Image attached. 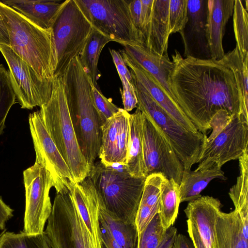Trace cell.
I'll return each mask as SVG.
<instances>
[{"instance_id": "1", "label": "cell", "mask_w": 248, "mask_h": 248, "mask_svg": "<svg viewBox=\"0 0 248 248\" xmlns=\"http://www.w3.org/2000/svg\"><path fill=\"white\" fill-rule=\"evenodd\" d=\"M168 84L173 100L198 131L206 135L218 113L243 115L242 100L234 72L219 60L172 55Z\"/></svg>"}, {"instance_id": "2", "label": "cell", "mask_w": 248, "mask_h": 248, "mask_svg": "<svg viewBox=\"0 0 248 248\" xmlns=\"http://www.w3.org/2000/svg\"><path fill=\"white\" fill-rule=\"evenodd\" d=\"M61 78L76 138L91 170L99 155L102 125L93 98V85L78 56Z\"/></svg>"}, {"instance_id": "3", "label": "cell", "mask_w": 248, "mask_h": 248, "mask_svg": "<svg viewBox=\"0 0 248 248\" xmlns=\"http://www.w3.org/2000/svg\"><path fill=\"white\" fill-rule=\"evenodd\" d=\"M0 15L10 47L44 80L53 81L55 48L52 29H43L0 1Z\"/></svg>"}, {"instance_id": "4", "label": "cell", "mask_w": 248, "mask_h": 248, "mask_svg": "<svg viewBox=\"0 0 248 248\" xmlns=\"http://www.w3.org/2000/svg\"><path fill=\"white\" fill-rule=\"evenodd\" d=\"M106 210L112 216L135 224L146 177L132 176L124 164L106 166L95 162L88 175Z\"/></svg>"}, {"instance_id": "5", "label": "cell", "mask_w": 248, "mask_h": 248, "mask_svg": "<svg viewBox=\"0 0 248 248\" xmlns=\"http://www.w3.org/2000/svg\"><path fill=\"white\" fill-rule=\"evenodd\" d=\"M39 111L48 133L68 166L75 182L80 183L89 175L90 169L76 138L61 77L54 78L50 98Z\"/></svg>"}, {"instance_id": "6", "label": "cell", "mask_w": 248, "mask_h": 248, "mask_svg": "<svg viewBox=\"0 0 248 248\" xmlns=\"http://www.w3.org/2000/svg\"><path fill=\"white\" fill-rule=\"evenodd\" d=\"M132 77L138 100L137 108L164 136L182 162L184 169H191L194 164L198 163L207 139V135L200 131L191 132L177 123Z\"/></svg>"}, {"instance_id": "7", "label": "cell", "mask_w": 248, "mask_h": 248, "mask_svg": "<svg viewBox=\"0 0 248 248\" xmlns=\"http://www.w3.org/2000/svg\"><path fill=\"white\" fill-rule=\"evenodd\" d=\"M55 63L53 78L61 77L78 56L93 28L75 0H65L52 26Z\"/></svg>"}, {"instance_id": "8", "label": "cell", "mask_w": 248, "mask_h": 248, "mask_svg": "<svg viewBox=\"0 0 248 248\" xmlns=\"http://www.w3.org/2000/svg\"><path fill=\"white\" fill-rule=\"evenodd\" d=\"M75 0L93 29L123 46H143L130 15V0Z\"/></svg>"}, {"instance_id": "9", "label": "cell", "mask_w": 248, "mask_h": 248, "mask_svg": "<svg viewBox=\"0 0 248 248\" xmlns=\"http://www.w3.org/2000/svg\"><path fill=\"white\" fill-rule=\"evenodd\" d=\"M44 232L51 248H98L69 191L56 193Z\"/></svg>"}, {"instance_id": "10", "label": "cell", "mask_w": 248, "mask_h": 248, "mask_svg": "<svg viewBox=\"0 0 248 248\" xmlns=\"http://www.w3.org/2000/svg\"><path fill=\"white\" fill-rule=\"evenodd\" d=\"M248 149V120L243 115L231 118L216 133L207 137L196 170L239 159Z\"/></svg>"}, {"instance_id": "11", "label": "cell", "mask_w": 248, "mask_h": 248, "mask_svg": "<svg viewBox=\"0 0 248 248\" xmlns=\"http://www.w3.org/2000/svg\"><path fill=\"white\" fill-rule=\"evenodd\" d=\"M23 175L25 209L22 232L29 234L42 233L52 211L49 191L54 186L53 181L46 168L35 161L23 171Z\"/></svg>"}, {"instance_id": "12", "label": "cell", "mask_w": 248, "mask_h": 248, "mask_svg": "<svg viewBox=\"0 0 248 248\" xmlns=\"http://www.w3.org/2000/svg\"><path fill=\"white\" fill-rule=\"evenodd\" d=\"M0 51L8 65L12 87L21 108L32 109L46 104L51 94L53 81L40 78L10 46L0 44Z\"/></svg>"}, {"instance_id": "13", "label": "cell", "mask_w": 248, "mask_h": 248, "mask_svg": "<svg viewBox=\"0 0 248 248\" xmlns=\"http://www.w3.org/2000/svg\"><path fill=\"white\" fill-rule=\"evenodd\" d=\"M144 173H159L180 184L184 168L161 133L143 114Z\"/></svg>"}, {"instance_id": "14", "label": "cell", "mask_w": 248, "mask_h": 248, "mask_svg": "<svg viewBox=\"0 0 248 248\" xmlns=\"http://www.w3.org/2000/svg\"><path fill=\"white\" fill-rule=\"evenodd\" d=\"M29 124L35 162L44 166L50 173L56 193L69 191L66 185L68 181L75 182L73 175L48 133L39 110L30 114Z\"/></svg>"}, {"instance_id": "15", "label": "cell", "mask_w": 248, "mask_h": 248, "mask_svg": "<svg viewBox=\"0 0 248 248\" xmlns=\"http://www.w3.org/2000/svg\"><path fill=\"white\" fill-rule=\"evenodd\" d=\"M130 114L123 108L101 126V144L98 155L106 166L126 163Z\"/></svg>"}, {"instance_id": "16", "label": "cell", "mask_w": 248, "mask_h": 248, "mask_svg": "<svg viewBox=\"0 0 248 248\" xmlns=\"http://www.w3.org/2000/svg\"><path fill=\"white\" fill-rule=\"evenodd\" d=\"M207 0H187L188 21L180 32L184 45V56L211 59L206 34Z\"/></svg>"}, {"instance_id": "17", "label": "cell", "mask_w": 248, "mask_h": 248, "mask_svg": "<svg viewBox=\"0 0 248 248\" xmlns=\"http://www.w3.org/2000/svg\"><path fill=\"white\" fill-rule=\"evenodd\" d=\"M82 219L98 248H105L99 220L100 196L89 176L80 183L66 185Z\"/></svg>"}, {"instance_id": "18", "label": "cell", "mask_w": 248, "mask_h": 248, "mask_svg": "<svg viewBox=\"0 0 248 248\" xmlns=\"http://www.w3.org/2000/svg\"><path fill=\"white\" fill-rule=\"evenodd\" d=\"M222 204L212 196H201L189 202L184 212L198 232L206 248H218L216 237L215 225Z\"/></svg>"}, {"instance_id": "19", "label": "cell", "mask_w": 248, "mask_h": 248, "mask_svg": "<svg viewBox=\"0 0 248 248\" xmlns=\"http://www.w3.org/2000/svg\"><path fill=\"white\" fill-rule=\"evenodd\" d=\"M234 0H207L206 34L211 59L224 54L222 41L226 24L233 15Z\"/></svg>"}, {"instance_id": "20", "label": "cell", "mask_w": 248, "mask_h": 248, "mask_svg": "<svg viewBox=\"0 0 248 248\" xmlns=\"http://www.w3.org/2000/svg\"><path fill=\"white\" fill-rule=\"evenodd\" d=\"M121 54L126 66L130 68L131 74L166 112L186 129L192 132L199 131L174 100L150 73L131 61L124 53L121 52Z\"/></svg>"}, {"instance_id": "21", "label": "cell", "mask_w": 248, "mask_h": 248, "mask_svg": "<svg viewBox=\"0 0 248 248\" xmlns=\"http://www.w3.org/2000/svg\"><path fill=\"white\" fill-rule=\"evenodd\" d=\"M169 6V0H154L153 14L143 34V47L167 57L170 35Z\"/></svg>"}, {"instance_id": "22", "label": "cell", "mask_w": 248, "mask_h": 248, "mask_svg": "<svg viewBox=\"0 0 248 248\" xmlns=\"http://www.w3.org/2000/svg\"><path fill=\"white\" fill-rule=\"evenodd\" d=\"M123 46L121 52L150 73L173 99L167 81L174 65L169 57L160 55L137 45H125Z\"/></svg>"}, {"instance_id": "23", "label": "cell", "mask_w": 248, "mask_h": 248, "mask_svg": "<svg viewBox=\"0 0 248 248\" xmlns=\"http://www.w3.org/2000/svg\"><path fill=\"white\" fill-rule=\"evenodd\" d=\"M43 29H51L65 0H6L1 1Z\"/></svg>"}, {"instance_id": "24", "label": "cell", "mask_w": 248, "mask_h": 248, "mask_svg": "<svg viewBox=\"0 0 248 248\" xmlns=\"http://www.w3.org/2000/svg\"><path fill=\"white\" fill-rule=\"evenodd\" d=\"M143 117L142 112L137 108L129 118L125 165L129 173L136 177H145L143 162Z\"/></svg>"}, {"instance_id": "25", "label": "cell", "mask_w": 248, "mask_h": 248, "mask_svg": "<svg viewBox=\"0 0 248 248\" xmlns=\"http://www.w3.org/2000/svg\"><path fill=\"white\" fill-rule=\"evenodd\" d=\"M215 232L218 248H248L241 220L234 210L229 213L221 211L218 213Z\"/></svg>"}, {"instance_id": "26", "label": "cell", "mask_w": 248, "mask_h": 248, "mask_svg": "<svg viewBox=\"0 0 248 248\" xmlns=\"http://www.w3.org/2000/svg\"><path fill=\"white\" fill-rule=\"evenodd\" d=\"M214 179H226L221 168L214 167L199 170L184 169L179 184L180 203L200 197L202 191Z\"/></svg>"}, {"instance_id": "27", "label": "cell", "mask_w": 248, "mask_h": 248, "mask_svg": "<svg viewBox=\"0 0 248 248\" xmlns=\"http://www.w3.org/2000/svg\"><path fill=\"white\" fill-rule=\"evenodd\" d=\"M239 175L229 195L241 220L244 238L248 240V149L239 158Z\"/></svg>"}, {"instance_id": "28", "label": "cell", "mask_w": 248, "mask_h": 248, "mask_svg": "<svg viewBox=\"0 0 248 248\" xmlns=\"http://www.w3.org/2000/svg\"><path fill=\"white\" fill-rule=\"evenodd\" d=\"M99 220L100 226L107 229L123 248H137L138 233L135 224L128 223L112 216L105 208L101 197Z\"/></svg>"}, {"instance_id": "29", "label": "cell", "mask_w": 248, "mask_h": 248, "mask_svg": "<svg viewBox=\"0 0 248 248\" xmlns=\"http://www.w3.org/2000/svg\"><path fill=\"white\" fill-rule=\"evenodd\" d=\"M111 40L97 30L93 29L78 57L93 85L99 88V78L98 63L100 53L105 46Z\"/></svg>"}, {"instance_id": "30", "label": "cell", "mask_w": 248, "mask_h": 248, "mask_svg": "<svg viewBox=\"0 0 248 248\" xmlns=\"http://www.w3.org/2000/svg\"><path fill=\"white\" fill-rule=\"evenodd\" d=\"M180 204L179 185L173 179L164 178L160 198L159 215L162 225L167 230L173 225Z\"/></svg>"}, {"instance_id": "31", "label": "cell", "mask_w": 248, "mask_h": 248, "mask_svg": "<svg viewBox=\"0 0 248 248\" xmlns=\"http://www.w3.org/2000/svg\"><path fill=\"white\" fill-rule=\"evenodd\" d=\"M232 16L236 47L239 51L242 62H248V14L241 0H234Z\"/></svg>"}, {"instance_id": "32", "label": "cell", "mask_w": 248, "mask_h": 248, "mask_svg": "<svg viewBox=\"0 0 248 248\" xmlns=\"http://www.w3.org/2000/svg\"><path fill=\"white\" fill-rule=\"evenodd\" d=\"M234 72L242 98L243 115L248 120V62L242 63L237 48L226 54L222 58Z\"/></svg>"}, {"instance_id": "33", "label": "cell", "mask_w": 248, "mask_h": 248, "mask_svg": "<svg viewBox=\"0 0 248 248\" xmlns=\"http://www.w3.org/2000/svg\"><path fill=\"white\" fill-rule=\"evenodd\" d=\"M0 248H51L44 233L29 234L4 232L0 234Z\"/></svg>"}, {"instance_id": "34", "label": "cell", "mask_w": 248, "mask_h": 248, "mask_svg": "<svg viewBox=\"0 0 248 248\" xmlns=\"http://www.w3.org/2000/svg\"><path fill=\"white\" fill-rule=\"evenodd\" d=\"M9 71L0 64V136L5 128V121L12 107L16 103Z\"/></svg>"}, {"instance_id": "35", "label": "cell", "mask_w": 248, "mask_h": 248, "mask_svg": "<svg viewBox=\"0 0 248 248\" xmlns=\"http://www.w3.org/2000/svg\"><path fill=\"white\" fill-rule=\"evenodd\" d=\"M166 232L158 213L138 237L137 248H157L163 241Z\"/></svg>"}, {"instance_id": "36", "label": "cell", "mask_w": 248, "mask_h": 248, "mask_svg": "<svg viewBox=\"0 0 248 248\" xmlns=\"http://www.w3.org/2000/svg\"><path fill=\"white\" fill-rule=\"evenodd\" d=\"M164 177L159 173H152L146 177L139 204L146 205L159 211L162 185Z\"/></svg>"}, {"instance_id": "37", "label": "cell", "mask_w": 248, "mask_h": 248, "mask_svg": "<svg viewBox=\"0 0 248 248\" xmlns=\"http://www.w3.org/2000/svg\"><path fill=\"white\" fill-rule=\"evenodd\" d=\"M169 18L170 34L180 33L188 21L187 0H169Z\"/></svg>"}, {"instance_id": "38", "label": "cell", "mask_w": 248, "mask_h": 248, "mask_svg": "<svg viewBox=\"0 0 248 248\" xmlns=\"http://www.w3.org/2000/svg\"><path fill=\"white\" fill-rule=\"evenodd\" d=\"M92 90L94 107L102 125L108 119L117 113L120 108L113 104L111 99L106 98L99 88L93 85Z\"/></svg>"}, {"instance_id": "39", "label": "cell", "mask_w": 248, "mask_h": 248, "mask_svg": "<svg viewBox=\"0 0 248 248\" xmlns=\"http://www.w3.org/2000/svg\"><path fill=\"white\" fill-rule=\"evenodd\" d=\"M159 210L144 204H139L135 220L138 237L141 233Z\"/></svg>"}, {"instance_id": "40", "label": "cell", "mask_w": 248, "mask_h": 248, "mask_svg": "<svg viewBox=\"0 0 248 248\" xmlns=\"http://www.w3.org/2000/svg\"><path fill=\"white\" fill-rule=\"evenodd\" d=\"M109 50L120 78H126L130 82L133 83L132 75L128 70L121 54L113 49Z\"/></svg>"}, {"instance_id": "41", "label": "cell", "mask_w": 248, "mask_h": 248, "mask_svg": "<svg viewBox=\"0 0 248 248\" xmlns=\"http://www.w3.org/2000/svg\"><path fill=\"white\" fill-rule=\"evenodd\" d=\"M129 9L134 24L140 35L143 46L140 22L141 10V0H130L129 3Z\"/></svg>"}, {"instance_id": "42", "label": "cell", "mask_w": 248, "mask_h": 248, "mask_svg": "<svg viewBox=\"0 0 248 248\" xmlns=\"http://www.w3.org/2000/svg\"><path fill=\"white\" fill-rule=\"evenodd\" d=\"M13 209L0 196V230L5 229L6 223L13 217Z\"/></svg>"}, {"instance_id": "43", "label": "cell", "mask_w": 248, "mask_h": 248, "mask_svg": "<svg viewBox=\"0 0 248 248\" xmlns=\"http://www.w3.org/2000/svg\"><path fill=\"white\" fill-rule=\"evenodd\" d=\"M186 222L187 231L192 241L194 248H206L197 229L190 221L187 220Z\"/></svg>"}, {"instance_id": "44", "label": "cell", "mask_w": 248, "mask_h": 248, "mask_svg": "<svg viewBox=\"0 0 248 248\" xmlns=\"http://www.w3.org/2000/svg\"><path fill=\"white\" fill-rule=\"evenodd\" d=\"M177 234V229L173 226L167 230L165 236L157 248H171Z\"/></svg>"}, {"instance_id": "45", "label": "cell", "mask_w": 248, "mask_h": 248, "mask_svg": "<svg viewBox=\"0 0 248 248\" xmlns=\"http://www.w3.org/2000/svg\"><path fill=\"white\" fill-rule=\"evenodd\" d=\"M101 238L105 248H123L112 237L108 230L100 226Z\"/></svg>"}, {"instance_id": "46", "label": "cell", "mask_w": 248, "mask_h": 248, "mask_svg": "<svg viewBox=\"0 0 248 248\" xmlns=\"http://www.w3.org/2000/svg\"><path fill=\"white\" fill-rule=\"evenodd\" d=\"M172 248H193L188 238L181 233H177L175 236Z\"/></svg>"}, {"instance_id": "47", "label": "cell", "mask_w": 248, "mask_h": 248, "mask_svg": "<svg viewBox=\"0 0 248 248\" xmlns=\"http://www.w3.org/2000/svg\"><path fill=\"white\" fill-rule=\"evenodd\" d=\"M0 44L10 46L8 31L0 15Z\"/></svg>"}, {"instance_id": "48", "label": "cell", "mask_w": 248, "mask_h": 248, "mask_svg": "<svg viewBox=\"0 0 248 248\" xmlns=\"http://www.w3.org/2000/svg\"></svg>"}, {"instance_id": "49", "label": "cell", "mask_w": 248, "mask_h": 248, "mask_svg": "<svg viewBox=\"0 0 248 248\" xmlns=\"http://www.w3.org/2000/svg\"></svg>"}, {"instance_id": "50", "label": "cell", "mask_w": 248, "mask_h": 248, "mask_svg": "<svg viewBox=\"0 0 248 248\" xmlns=\"http://www.w3.org/2000/svg\"></svg>"}]
</instances>
